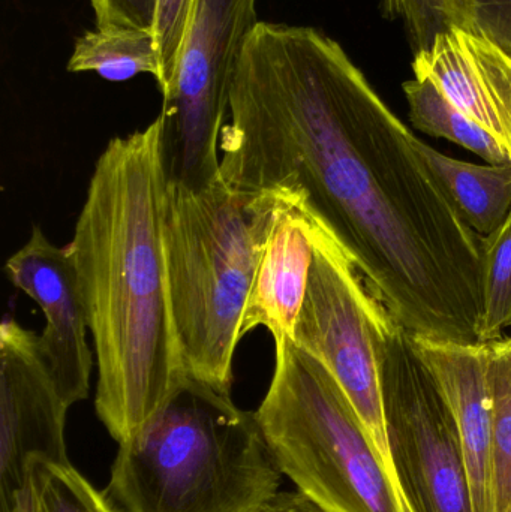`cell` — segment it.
I'll list each match as a JSON object with an SVG mask.
<instances>
[{"label": "cell", "instance_id": "cell-17", "mask_svg": "<svg viewBox=\"0 0 511 512\" xmlns=\"http://www.w3.org/2000/svg\"><path fill=\"white\" fill-rule=\"evenodd\" d=\"M9 512H117L71 463L32 457Z\"/></svg>", "mask_w": 511, "mask_h": 512}, {"label": "cell", "instance_id": "cell-4", "mask_svg": "<svg viewBox=\"0 0 511 512\" xmlns=\"http://www.w3.org/2000/svg\"><path fill=\"white\" fill-rule=\"evenodd\" d=\"M281 197L218 180L167 185L162 234L171 312L186 373L231 393L233 360L255 271Z\"/></svg>", "mask_w": 511, "mask_h": 512}, {"label": "cell", "instance_id": "cell-24", "mask_svg": "<svg viewBox=\"0 0 511 512\" xmlns=\"http://www.w3.org/2000/svg\"><path fill=\"white\" fill-rule=\"evenodd\" d=\"M261 512H323L300 492H279Z\"/></svg>", "mask_w": 511, "mask_h": 512}, {"label": "cell", "instance_id": "cell-5", "mask_svg": "<svg viewBox=\"0 0 511 512\" xmlns=\"http://www.w3.org/2000/svg\"><path fill=\"white\" fill-rule=\"evenodd\" d=\"M273 340L275 370L255 415L282 475L323 512H410L332 373L290 337Z\"/></svg>", "mask_w": 511, "mask_h": 512}, {"label": "cell", "instance_id": "cell-1", "mask_svg": "<svg viewBox=\"0 0 511 512\" xmlns=\"http://www.w3.org/2000/svg\"><path fill=\"white\" fill-rule=\"evenodd\" d=\"M221 177L323 227L411 337L479 342L483 236L339 42L258 21L231 81Z\"/></svg>", "mask_w": 511, "mask_h": 512}, {"label": "cell", "instance_id": "cell-16", "mask_svg": "<svg viewBox=\"0 0 511 512\" xmlns=\"http://www.w3.org/2000/svg\"><path fill=\"white\" fill-rule=\"evenodd\" d=\"M414 128L452 141L492 165L511 164L503 147L470 117L456 108L429 80L414 77L402 84Z\"/></svg>", "mask_w": 511, "mask_h": 512}, {"label": "cell", "instance_id": "cell-13", "mask_svg": "<svg viewBox=\"0 0 511 512\" xmlns=\"http://www.w3.org/2000/svg\"><path fill=\"white\" fill-rule=\"evenodd\" d=\"M281 200L249 291L242 339L258 327L269 330L273 339H293L308 291L314 262L311 222L290 201Z\"/></svg>", "mask_w": 511, "mask_h": 512}, {"label": "cell", "instance_id": "cell-18", "mask_svg": "<svg viewBox=\"0 0 511 512\" xmlns=\"http://www.w3.org/2000/svg\"><path fill=\"white\" fill-rule=\"evenodd\" d=\"M488 376L494 412L495 511L511 512V336L489 343Z\"/></svg>", "mask_w": 511, "mask_h": 512}, {"label": "cell", "instance_id": "cell-21", "mask_svg": "<svg viewBox=\"0 0 511 512\" xmlns=\"http://www.w3.org/2000/svg\"><path fill=\"white\" fill-rule=\"evenodd\" d=\"M194 2L195 0H158L153 33L159 53V75L156 83L161 93L167 89L176 71Z\"/></svg>", "mask_w": 511, "mask_h": 512}, {"label": "cell", "instance_id": "cell-12", "mask_svg": "<svg viewBox=\"0 0 511 512\" xmlns=\"http://www.w3.org/2000/svg\"><path fill=\"white\" fill-rule=\"evenodd\" d=\"M414 77L485 129L511 161V56L474 30L453 27L414 54Z\"/></svg>", "mask_w": 511, "mask_h": 512}, {"label": "cell", "instance_id": "cell-19", "mask_svg": "<svg viewBox=\"0 0 511 512\" xmlns=\"http://www.w3.org/2000/svg\"><path fill=\"white\" fill-rule=\"evenodd\" d=\"M511 325V212L506 222L483 237V307L479 342L501 339Z\"/></svg>", "mask_w": 511, "mask_h": 512}, {"label": "cell", "instance_id": "cell-14", "mask_svg": "<svg viewBox=\"0 0 511 512\" xmlns=\"http://www.w3.org/2000/svg\"><path fill=\"white\" fill-rule=\"evenodd\" d=\"M416 146L477 234L489 236L506 222L511 212V164L459 161L438 152L420 138Z\"/></svg>", "mask_w": 511, "mask_h": 512}, {"label": "cell", "instance_id": "cell-15", "mask_svg": "<svg viewBox=\"0 0 511 512\" xmlns=\"http://www.w3.org/2000/svg\"><path fill=\"white\" fill-rule=\"evenodd\" d=\"M69 72H95L122 83L138 74L159 75L155 33L138 29H95L77 38L68 60Z\"/></svg>", "mask_w": 511, "mask_h": 512}, {"label": "cell", "instance_id": "cell-6", "mask_svg": "<svg viewBox=\"0 0 511 512\" xmlns=\"http://www.w3.org/2000/svg\"><path fill=\"white\" fill-rule=\"evenodd\" d=\"M257 0H195L176 71L162 92V162L168 185L209 188L221 179L222 128Z\"/></svg>", "mask_w": 511, "mask_h": 512}, {"label": "cell", "instance_id": "cell-11", "mask_svg": "<svg viewBox=\"0 0 511 512\" xmlns=\"http://www.w3.org/2000/svg\"><path fill=\"white\" fill-rule=\"evenodd\" d=\"M414 351L452 411L464 451L473 512H497L489 343L411 337Z\"/></svg>", "mask_w": 511, "mask_h": 512}, {"label": "cell", "instance_id": "cell-3", "mask_svg": "<svg viewBox=\"0 0 511 512\" xmlns=\"http://www.w3.org/2000/svg\"><path fill=\"white\" fill-rule=\"evenodd\" d=\"M281 478L255 412L185 372L119 444L105 495L117 512H261Z\"/></svg>", "mask_w": 511, "mask_h": 512}, {"label": "cell", "instance_id": "cell-22", "mask_svg": "<svg viewBox=\"0 0 511 512\" xmlns=\"http://www.w3.org/2000/svg\"><path fill=\"white\" fill-rule=\"evenodd\" d=\"M96 29H155L158 0H90Z\"/></svg>", "mask_w": 511, "mask_h": 512}, {"label": "cell", "instance_id": "cell-23", "mask_svg": "<svg viewBox=\"0 0 511 512\" xmlns=\"http://www.w3.org/2000/svg\"><path fill=\"white\" fill-rule=\"evenodd\" d=\"M473 30L511 56V0H471Z\"/></svg>", "mask_w": 511, "mask_h": 512}, {"label": "cell", "instance_id": "cell-10", "mask_svg": "<svg viewBox=\"0 0 511 512\" xmlns=\"http://www.w3.org/2000/svg\"><path fill=\"white\" fill-rule=\"evenodd\" d=\"M5 274L44 313L39 349L60 396L69 408L86 400L93 352L87 342L86 303L68 246L59 248L33 227L26 245L6 261Z\"/></svg>", "mask_w": 511, "mask_h": 512}, {"label": "cell", "instance_id": "cell-9", "mask_svg": "<svg viewBox=\"0 0 511 512\" xmlns=\"http://www.w3.org/2000/svg\"><path fill=\"white\" fill-rule=\"evenodd\" d=\"M60 396L38 334L11 316L0 325V512L11 511L32 457L69 462Z\"/></svg>", "mask_w": 511, "mask_h": 512}, {"label": "cell", "instance_id": "cell-8", "mask_svg": "<svg viewBox=\"0 0 511 512\" xmlns=\"http://www.w3.org/2000/svg\"><path fill=\"white\" fill-rule=\"evenodd\" d=\"M309 222L314 262L293 340L332 373L396 481L377 343L378 327L389 312L339 243L323 227Z\"/></svg>", "mask_w": 511, "mask_h": 512}, {"label": "cell", "instance_id": "cell-7", "mask_svg": "<svg viewBox=\"0 0 511 512\" xmlns=\"http://www.w3.org/2000/svg\"><path fill=\"white\" fill-rule=\"evenodd\" d=\"M393 471L410 512H473L452 411L411 336L387 315L377 330Z\"/></svg>", "mask_w": 511, "mask_h": 512}, {"label": "cell", "instance_id": "cell-20", "mask_svg": "<svg viewBox=\"0 0 511 512\" xmlns=\"http://www.w3.org/2000/svg\"><path fill=\"white\" fill-rule=\"evenodd\" d=\"M380 11L387 20L402 21L414 54L453 27L473 30L471 0H380Z\"/></svg>", "mask_w": 511, "mask_h": 512}, {"label": "cell", "instance_id": "cell-2", "mask_svg": "<svg viewBox=\"0 0 511 512\" xmlns=\"http://www.w3.org/2000/svg\"><path fill=\"white\" fill-rule=\"evenodd\" d=\"M167 185L158 116L99 155L68 245L96 354V415L119 444L185 373L162 234Z\"/></svg>", "mask_w": 511, "mask_h": 512}]
</instances>
